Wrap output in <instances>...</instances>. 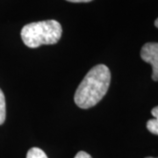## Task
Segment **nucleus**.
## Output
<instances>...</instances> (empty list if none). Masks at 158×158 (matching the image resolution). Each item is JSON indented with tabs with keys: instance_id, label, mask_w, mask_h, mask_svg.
<instances>
[{
	"instance_id": "0eeeda50",
	"label": "nucleus",
	"mask_w": 158,
	"mask_h": 158,
	"mask_svg": "<svg viewBox=\"0 0 158 158\" xmlns=\"http://www.w3.org/2000/svg\"><path fill=\"white\" fill-rule=\"evenodd\" d=\"M75 158H92V157L90 156L88 153L85 152V151H79V152L76 155Z\"/></svg>"
},
{
	"instance_id": "6e6552de",
	"label": "nucleus",
	"mask_w": 158,
	"mask_h": 158,
	"mask_svg": "<svg viewBox=\"0 0 158 158\" xmlns=\"http://www.w3.org/2000/svg\"><path fill=\"white\" fill-rule=\"evenodd\" d=\"M69 2H72V3H88L92 0H66Z\"/></svg>"
},
{
	"instance_id": "7ed1b4c3",
	"label": "nucleus",
	"mask_w": 158,
	"mask_h": 158,
	"mask_svg": "<svg viewBox=\"0 0 158 158\" xmlns=\"http://www.w3.org/2000/svg\"><path fill=\"white\" fill-rule=\"evenodd\" d=\"M141 57L144 62L151 64L153 69L152 79L158 81V43L148 42L141 48Z\"/></svg>"
},
{
	"instance_id": "423d86ee",
	"label": "nucleus",
	"mask_w": 158,
	"mask_h": 158,
	"mask_svg": "<svg viewBox=\"0 0 158 158\" xmlns=\"http://www.w3.org/2000/svg\"><path fill=\"white\" fill-rule=\"evenodd\" d=\"M27 158H48V156L45 152L39 148H32L28 150Z\"/></svg>"
},
{
	"instance_id": "9d476101",
	"label": "nucleus",
	"mask_w": 158,
	"mask_h": 158,
	"mask_svg": "<svg viewBox=\"0 0 158 158\" xmlns=\"http://www.w3.org/2000/svg\"><path fill=\"white\" fill-rule=\"evenodd\" d=\"M146 158H155V157H146ZM158 158V157H157Z\"/></svg>"
},
{
	"instance_id": "20e7f679",
	"label": "nucleus",
	"mask_w": 158,
	"mask_h": 158,
	"mask_svg": "<svg viewBox=\"0 0 158 158\" xmlns=\"http://www.w3.org/2000/svg\"><path fill=\"white\" fill-rule=\"evenodd\" d=\"M151 114L154 116V118L148 120L147 128L150 133L158 135V106L153 108Z\"/></svg>"
},
{
	"instance_id": "f257e3e1",
	"label": "nucleus",
	"mask_w": 158,
	"mask_h": 158,
	"mask_svg": "<svg viewBox=\"0 0 158 158\" xmlns=\"http://www.w3.org/2000/svg\"><path fill=\"white\" fill-rule=\"evenodd\" d=\"M110 83L111 72L107 66L98 64L90 69L76 90V105L82 109L96 106L106 94Z\"/></svg>"
},
{
	"instance_id": "1a4fd4ad",
	"label": "nucleus",
	"mask_w": 158,
	"mask_h": 158,
	"mask_svg": "<svg viewBox=\"0 0 158 158\" xmlns=\"http://www.w3.org/2000/svg\"><path fill=\"white\" fill-rule=\"evenodd\" d=\"M155 26H156V27L158 28V19H156V21H155Z\"/></svg>"
},
{
	"instance_id": "f03ea898",
	"label": "nucleus",
	"mask_w": 158,
	"mask_h": 158,
	"mask_svg": "<svg viewBox=\"0 0 158 158\" xmlns=\"http://www.w3.org/2000/svg\"><path fill=\"white\" fill-rule=\"evenodd\" d=\"M61 24L54 19L30 23L21 30V39L25 45L31 48L41 45H53L61 39Z\"/></svg>"
},
{
	"instance_id": "39448f33",
	"label": "nucleus",
	"mask_w": 158,
	"mask_h": 158,
	"mask_svg": "<svg viewBox=\"0 0 158 158\" xmlns=\"http://www.w3.org/2000/svg\"><path fill=\"white\" fill-rule=\"evenodd\" d=\"M6 98L2 90L0 89V125H2L6 120Z\"/></svg>"
}]
</instances>
